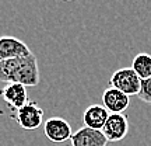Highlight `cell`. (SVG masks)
Wrapping results in <instances>:
<instances>
[{
  "mask_svg": "<svg viewBox=\"0 0 151 146\" xmlns=\"http://www.w3.org/2000/svg\"><path fill=\"white\" fill-rule=\"evenodd\" d=\"M109 84L113 89H118L126 96H137L140 92L141 79L134 73L132 68H122L115 72L111 79Z\"/></svg>",
  "mask_w": 151,
  "mask_h": 146,
  "instance_id": "2",
  "label": "cell"
},
{
  "mask_svg": "<svg viewBox=\"0 0 151 146\" xmlns=\"http://www.w3.org/2000/svg\"><path fill=\"white\" fill-rule=\"evenodd\" d=\"M108 110L105 108L104 105L99 104H92L88 108L84 111L83 114V122L84 126L87 128H91V129H97L101 131L102 126L105 125L106 119H108Z\"/></svg>",
  "mask_w": 151,
  "mask_h": 146,
  "instance_id": "10",
  "label": "cell"
},
{
  "mask_svg": "<svg viewBox=\"0 0 151 146\" xmlns=\"http://www.w3.org/2000/svg\"><path fill=\"white\" fill-rule=\"evenodd\" d=\"M71 146H106L108 141L102 131L91 129L83 126L78 131H76L70 138Z\"/></svg>",
  "mask_w": 151,
  "mask_h": 146,
  "instance_id": "9",
  "label": "cell"
},
{
  "mask_svg": "<svg viewBox=\"0 0 151 146\" xmlns=\"http://www.w3.org/2000/svg\"><path fill=\"white\" fill-rule=\"evenodd\" d=\"M29 54L32 52L24 41L11 35L0 37V60L22 58V56H28Z\"/></svg>",
  "mask_w": 151,
  "mask_h": 146,
  "instance_id": "6",
  "label": "cell"
},
{
  "mask_svg": "<svg viewBox=\"0 0 151 146\" xmlns=\"http://www.w3.org/2000/svg\"><path fill=\"white\" fill-rule=\"evenodd\" d=\"M101 131L108 142H119L129 132V119L124 114H109Z\"/></svg>",
  "mask_w": 151,
  "mask_h": 146,
  "instance_id": "4",
  "label": "cell"
},
{
  "mask_svg": "<svg viewBox=\"0 0 151 146\" xmlns=\"http://www.w3.org/2000/svg\"><path fill=\"white\" fill-rule=\"evenodd\" d=\"M132 69L141 80L147 79L151 76V55L141 52L134 56V59L132 62Z\"/></svg>",
  "mask_w": 151,
  "mask_h": 146,
  "instance_id": "11",
  "label": "cell"
},
{
  "mask_svg": "<svg viewBox=\"0 0 151 146\" xmlns=\"http://www.w3.org/2000/svg\"><path fill=\"white\" fill-rule=\"evenodd\" d=\"M14 118L21 128L34 131L42 125L43 110L38 105L37 101H28L24 107L17 110Z\"/></svg>",
  "mask_w": 151,
  "mask_h": 146,
  "instance_id": "3",
  "label": "cell"
},
{
  "mask_svg": "<svg viewBox=\"0 0 151 146\" xmlns=\"http://www.w3.org/2000/svg\"><path fill=\"white\" fill-rule=\"evenodd\" d=\"M0 97L13 111H17L29 101L28 100L27 87L20 83H7L3 89H0Z\"/></svg>",
  "mask_w": 151,
  "mask_h": 146,
  "instance_id": "7",
  "label": "cell"
},
{
  "mask_svg": "<svg viewBox=\"0 0 151 146\" xmlns=\"http://www.w3.org/2000/svg\"><path fill=\"white\" fill-rule=\"evenodd\" d=\"M65 1H73V0H65Z\"/></svg>",
  "mask_w": 151,
  "mask_h": 146,
  "instance_id": "13",
  "label": "cell"
},
{
  "mask_svg": "<svg viewBox=\"0 0 151 146\" xmlns=\"http://www.w3.org/2000/svg\"><path fill=\"white\" fill-rule=\"evenodd\" d=\"M43 132L49 141L55 143H62L70 139L73 135L71 125L65 118H60V117H52L46 119V122L43 124Z\"/></svg>",
  "mask_w": 151,
  "mask_h": 146,
  "instance_id": "5",
  "label": "cell"
},
{
  "mask_svg": "<svg viewBox=\"0 0 151 146\" xmlns=\"http://www.w3.org/2000/svg\"><path fill=\"white\" fill-rule=\"evenodd\" d=\"M102 103L109 114H123L129 107L130 98L118 89L108 87L102 94Z\"/></svg>",
  "mask_w": 151,
  "mask_h": 146,
  "instance_id": "8",
  "label": "cell"
},
{
  "mask_svg": "<svg viewBox=\"0 0 151 146\" xmlns=\"http://www.w3.org/2000/svg\"><path fill=\"white\" fill-rule=\"evenodd\" d=\"M41 75L38 59L34 54L16 59L0 60V81L20 83L25 87H35L39 84Z\"/></svg>",
  "mask_w": 151,
  "mask_h": 146,
  "instance_id": "1",
  "label": "cell"
},
{
  "mask_svg": "<svg viewBox=\"0 0 151 146\" xmlns=\"http://www.w3.org/2000/svg\"><path fill=\"white\" fill-rule=\"evenodd\" d=\"M137 97L140 98L143 103L151 104V76L147 79L141 80V86H140V92L137 94Z\"/></svg>",
  "mask_w": 151,
  "mask_h": 146,
  "instance_id": "12",
  "label": "cell"
}]
</instances>
